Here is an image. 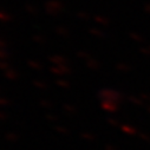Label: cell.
<instances>
[{
  "label": "cell",
  "mask_w": 150,
  "mask_h": 150,
  "mask_svg": "<svg viewBox=\"0 0 150 150\" xmlns=\"http://www.w3.org/2000/svg\"><path fill=\"white\" fill-rule=\"evenodd\" d=\"M46 7H51V8H47V12H51V10H54L56 13L59 12V11L63 8L62 4L58 3V1H56V0H54V1H49V3L46 4Z\"/></svg>",
  "instance_id": "6da1fadb"
},
{
  "label": "cell",
  "mask_w": 150,
  "mask_h": 150,
  "mask_svg": "<svg viewBox=\"0 0 150 150\" xmlns=\"http://www.w3.org/2000/svg\"><path fill=\"white\" fill-rule=\"evenodd\" d=\"M51 71L52 72H54V73H59V74H65L69 70L66 69V66L63 64V65H54L52 69H51Z\"/></svg>",
  "instance_id": "7a4b0ae2"
},
{
  "label": "cell",
  "mask_w": 150,
  "mask_h": 150,
  "mask_svg": "<svg viewBox=\"0 0 150 150\" xmlns=\"http://www.w3.org/2000/svg\"><path fill=\"white\" fill-rule=\"evenodd\" d=\"M50 60H51L54 65H63V63L65 62V59L62 58V57H51Z\"/></svg>",
  "instance_id": "3957f363"
},
{
  "label": "cell",
  "mask_w": 150,
  "mask_h": 150,
  "mask_svg": "<svg viewBox=\"0 0 150 150\" xmlns=\"http://www.w3.org/2000/svg\"><path fill=\"white\" fill-rule=\"evenodd\" d=\"M10 19H11V17L8 14H6L3 11H0V20H1V21H8Z\"/></svg>",
  "instance_id": "277c9868"
},
{
  "label": "cell",
  "mask_w": 150,
  "mask_h": 150,
  "mask_svg": "<svg viewBox=\"0 0 150 150\" xmlns=\"http://www.w3.org/2000/svg\"><path fill=\"white\" fill-rule=\"evenodd\" d=\"M6 77L7 78H11V79H14V78H17V72H14V71H7L6 72Z\"/></svg>",
  "instance_id": "5b68a950"
},
{
  "label": "cell",
  "mask_w": 150,
  "mask_h": 150,
  "mask_svg": "<svg viewBox=\"0 0 150 150\" xmlns=\"http://www.w3.org/2000/svg\"><path fill=\"white\" fill-rule=\"evenodd\" d=\"M7 57H8L7 52H5L3 49H0V59H1V60H4V59H6Z\"/></svg>",
  "instance_id": "8992f818"
},
{
  "label": "cell",
  "mask_w": 150,
  "mask_h": 150,
  "mask_svg": "<svg viewBox=\"0 0 150 150\" xmlns=\"http://www.w3.org/2000/svg\"><path fill=\"white\" fill-rule=\"evenodd\" d=\"M10 66H8V64L7 63H5V62H3V60H0V69H3V70H7Z\"/></svg>",
  "instance_id": "52a82bcc"
},
{
  "label": "cell",
  "mask_w": 150,
  "mask_h": 150,
  "mask_svg": "<svg viewBox=\"0 0 150 150\" xmlns=\"http://www.w3.org/2000/svg\"><path fill=\"white\" fill-rule=\"evenodd\" d=\"M28 64H30V65H31L33 69H40V64L38 65V64H37V63H34V62H30Z\"/></svg>",
  "instance_id": "ba28073f"
},
{
  "label": "cell",
  "mask_w": 150,
  "mask_h": 150,
  "mask_svg": "<svg viewBox=\"0 0 150 150\" xmlns=\"http://www.w3.org/2000/svg\"><path fill=\"white\" fill-rule=\"evenodd\" d=\"M57 32H59V33H62V34H66V31H64L63 28H59V30H57Z\"/></svg>",
  "instance_id": "9c48e42d"
},
{
  "label": "cell",
  "mask_w": 150,
  "mask_h": 150,
  "mask_svg": "<svg viewBox=\"0 0 150 150\" xmlns=\"http://www.w3.org/2000/svg\"><path fill=\"white\" fill-rule=\"evenodd\" d=\"M58 83H59L60 86H67V84H66L65 82H58Z\"/></svg>",
  "instance_id": "30bf717a"
}]
</instances>
